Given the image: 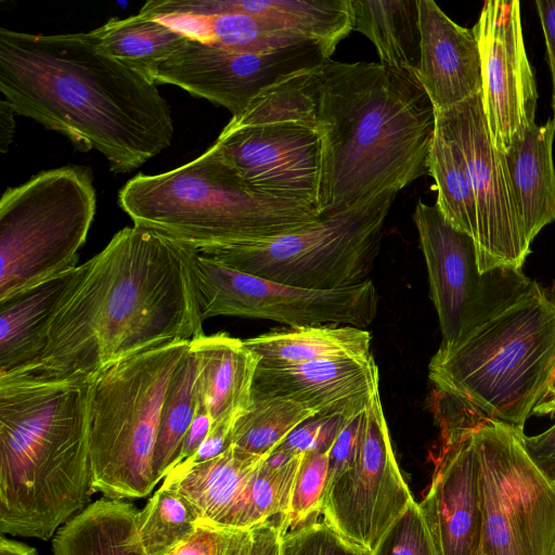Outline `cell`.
Here are the masks:
<instances>
[{"mask_svg": "<svg viewBox=\"0 0 555 555\" xmlns=\"http://www.w3.org/2000/svg\"><path fill=\"white\" fill-rule=\"evenodd\" d=\"M412 219L442 335L440 347L459 344L531 283L521 270L481 273L474 240L454 228L436 205L418 201Z\"/></svg>", "mask_w": 555, "mask_h": 555, "instance_id": "13", "label": "cell"}, {"mask_svg": "<svg viewBox=\"0 0 555 555\" xmlns=\"http://www.w3.org/2000/svg\"><path fill=\"white\" fill-rule=\"evenodd\" d=\"M266 457L231 446L209 461L186 468H173L162 485L173 489L190 503L198 525L220 528Z\"/></svg>", "mask_w": 555, "mask_h": 555, "instance_id": "25", "label": "cell"}, {"mask_svg": "<svg viewBox=\"0 0 555 555\" xmlns=\"http://www.w3.org/2000/svg\"><path fill=\"white\" fill-rule=\"evenodd\" d=\"M191 346L198 359L199 397L214 425L234 426L251 404L258 357L223 332L204 334Z\"/></svg>", "mask_w": 555, "mask_h": 555, "instance_id": "23", "label": "cell"}, {"mask_svg": "<svg viewBox=\"0 0 555 555\" xmlns=\"http://www.w3.org/2000/svg\"><path fill=\"white\" fill-rule=\"evenodd\" d=\"M138 509L102 498L72 517L53 535V555H146L138 532Z\"/></svg>", "mask_w": 555, "mask_h": 555, "instance_id": "27", "label": "cell"}, {"mask_svg": "<svg viewBox=\"0 0 555 555\" xmlns=\"http://www.w3.org/2000/svg\"><path fill=\"white\" fill-rule=\"evenodd\" d=\"M350 417L314 416L292 431L272 453L293 455L310 450L328 452L344 424Z\"/></svg>", "mask_w": 555, "mask_h": 555, "instance_id": "39", "label": "cell"}, {"mask_svg": "<svg viewBox=\"0 0 555 555\" xmlns=\"http://www.w3.org/2000/svg\"><path fill=\"white\" fill-rule=\"evenodd\" d=\"M441 448L430 487L418 503L436 555H482L479 467L473 409L444 398L435 405Z\"/></svg>", "mask_w": 555, "mask_h": 555, "instance_id": "17", "label": "cell"}, {"mask_svg": "<svg viewBox=\"0 0 555 555\" xmlns=\"http://www.w3.org/2000/svg\"><path fill=\"white\" fill-rule=\"evenodd\" d=\"M371 333L351 325L283 326L243 339L262 367H288L371 354Z\"/></svg>", "mask_w": 555, "mask_h": 555, "instance_id": "26", "label": "cell"}, {"mask_svg": "<svg viewBox=\"0 0 555 555\" xmlns=\"http://www.w3.org/2000/svg\"><path fill=\"white\" fill-rule=\"evenodd\" d=\"M191 341L142 350L100 369L88 382L92 489L109 500L147 496L164 399Z\"/></svg>", "mask_w": 555, "mask_h": 555, "instance_id": "7", "label": "cell"}, {"mask_svg": "<svg viewBox=\"0 0 555 555\" xmlns=\"http://www.w3.org/2000/svg\"><path fill=\"white\" fill-rule=\"evenodd\" d=\"M328 452H304L287 511L283 517L276 518L283 535L295 528L315 521L321 515L327 480Z\"/></svg>", "mask_w": 555, "mask_h": 555, "instance_id": "36", "label": "cell"}, {"mask_svg": "<svg viewBox=\"0 0 555 555\" xmlns=\"http://www.w3.org/2000/svg\"><path fill=\"white\" fill-rule=\"evenodd\" d=\"M195 247L153 230L118 231L86 264L41 357L0 384H82L106 364L204 335L191 271Z\"/></svg>", "mask_w": 555, "mask_h": 555, "instance_id": "1", "label": "cell"}, {"mask_svg": "<svg viewBox=\"0 0 555 555\" xmlns=\"http://www.w3.org/2000/svg\"><path fill=\"white\" fill-rule=\"evenodd\" d=\"M428 175L437 189L436 206L457 230L477 238V209L469 176L452 143L435 128Z\"/></svg>", "mask_w": 555, "mask_h": 555, "instance_id": "34", "label": "cell"}, {"mask_svg": "<svg viewBox=\"0 0 555 555\" xmlns=\"http://www.w3.org/2000/svg\"><path fill=\"white\" fill-rule=\"evenodd\" d=\"M191 271L201 318L263 319L286 326L351 325L365 328L377 315L372 281L338 289H310L235 270L203 256L197 248Z\"/></svg>", "mask_w": 555, "mask_h": 555, "instance_id": "12", "label": "cell"}, {"mask_svg": "<svg viewBox=\"0 0 555 555\" xmlns=\"http://www.w3.org/2000/svg\"><path fill=\"white\" fill-rule=\"evenodd\" d=\"M482 80V107L494 147L506 154L535 124L538 90L527 56L520 2L488 0L473 27Z\"/></svg>", "mask_w": 555, "mask_h": 555, "instance_id": "18", "label": "cell"}, {"mask_svg": "<svg viewBox=\"0 0 555 555\" xmlns=\"http://www.w3.org/2000/svg\"><path fill=\"white\" fill-rule=\"evenodd\" d=\"M314 416L311 410L289 399L253 393L250 406L232 428L231 446L269 456L292 431Z\"/></svg>", "mask_w": 555, "mask_h": 555, "instance_id": "33", "label": "cell"}, {"mask_svg": "<svg viewBox=\"0 0 555 555\" xmlns=\"http://www.w3.org/2000/svg\"><path fill=\"white\" fill-rule=\"evenodd\" d=\"M332 54L317 42L264 52H242L189 39L155 70L152 81L241 114L259 94L306 69L323 65Z\"/></svg>", "mask_w": 555, "mask_h": 555, "instance_id": "16", "label": "cell"}, {"mask_svg": "<svg viewBox=\"0 0 555 555\" xmlns=\"http://www.w3.org/2000/svg\"><path fill=\"white\" fill-rule=\"evenodd\" d=\"M0 555H38L35 547L23 542L0 537Z\"/></svg>", "mask_w": 555, "mask_h": 555, "instance_id": "49", "label": "cell"}, {"mask_svg": "<svg viewBox=\"0 0 555 555\" xmlns=\"http://www.w3.org/2000/svg\"><path fill=\"white\" fill-rule=\"evenodd\" d=\"M473 409V408H472ZM482 555H555V485L524 446V430L473 409Z\"/></svg>", "mask_w": 555, "mask_h": 555, "instance_id": "10", "label": "cell"}, {"mask_svg": "<svg viewBox=\"0 0 555 555\" xmlns=\"http://www.w3.org/2000/svg\"><path fill=\"white\" fill-rule=\"evenodd\" d=\"M372 555H436L418 503L412 501Z\"/></svg>", "mask_w": 555, "mask_h": 555, "instance_id": "38", "label": "cell"}, {"mask_svg": "<svg viewBox=\"0 0 555 555\" xmlns=\"http://www.w3.org/2000/svg\"><path fill=\"white\" fill-rule=\"evenodd\" d=\"M232 428L233 426L229 424L212 425L209 434L195 453L173 468H186L209 461L225 452L231 447Z\"/></svg>", "mask_w": 555, "mask_h": 555, "instance_id": "43", "label": "cell"}, {"mask_svg": "<svg viewBox=\"0 0 555 555\" xmlns=\"http://www.w3.org/2000/svg\"><path fill=\"white\" fill-rule=\"evenodd\" d=\"M351 7L353 30L374 44L379 63L417 77L421 57L417 0H351Z\"/></svg>", "mask_w": 555, "mask_h": 555, "instance_id": "29", "label": "cell"}, {"mask_svg": "<svg viewBox=\"0 0 555 555\" xmlns=\"http://www.w3.org/2000/svg\"><path fill=\"white\" fill-rule=\"evenodd\" d=\"M96 210L88 167L43 170L0 199V300L76 268Z\"/></svg>", "mask_w": 555, "mask_h": 555, "instance_id": "9", "label": "cell"}, {"mask_svg": "<svg viewBox=\"0 0 555 555\" xmlns=\"http://www.w3.org/2000/svg\"><path fill=\"white\" fill-rule=\"evenodd\" d=\"M89 384H0V531L48 541L89 504Z\"/></svg>", "mask_w": 555, "mask_h": 555, "instance_id": "4", "label": "cell"}, {"mask_svg": "<svg viewBox=\"0 0 555 555\" xmlns=\"http://www.w3.org/2000/svg\"><path fill=\"white\" fill-rule=\"evenodd\" d=\"M555 371V284L535 281L428 364L436 391L519 430Z\"/></svg>", "mask_w": 555, "mask_h": 555, "instance_id": "5", "label": "cell"}, {"mask_svg": "<svg viewBox=\"0 0 555 555\" xmlns=\"http://www.w3.org/2000/svg\"><path fill=\"white\" fill-rule=\"evenodd\" d=\"M89 34L102 53L151 81L157 67L189 40L166 24L139 13L113 17Z\"/></svg>", "mask_w": 555, "mask_h": 555, "instance_id": "30", "label": "cell"}, {"mask_svg": "<svg viewBox=\"0 0 555 555\" xmlns=\"http://www.w3.org/2000/svg\"><path fill=\"white\" fill-rule=\"evenodd\" d=\"M421 57L417 78L435 112L482 89L479 48L473 28L453 22L433 0H417Z\"/></svg>", "mask_w": 555, "mask_h": 555, "instance_id": "20", "label": "cell"}, {"mask_svg": "<svg viewBox=\"0 0 555 555\" xmlns=\"http://www.w3.org/2000/svg\"><path fill=\"white\" fill-rule=\"evenodd\" d=\"M397 190L321 215L300 230L258 242L198 248L235 270L310 289H338L369 281Z\"/></svg>", "mask_w": 555, "mask_h": 555, "instance_id": "8", "label": "cell"}, {"mask_svg": "<svg viewBox=\"0 0 555 555\" xmlns=\"http://www.w3.org/2000/svg\"><path fill=\"white\" fill-rule=\"evenodd\" d=\"M165 12L243 13L267 18L318 42L331 54L352 26L351 0H164Z\"/></svg>", "mask_w": 555, "mask_h": 555, "instance_id": "22", "label": "cell"}, {"mask_svg": "<svg viewBox=\"0 0 555 555\" xmlns=\"http://www.w3.org/2000/svg\"><path fill=\"white\" fill-rule=\"evenodd\" d=\"M555 120L534 124L504 154L522 230L531 245L555 221Z\"/></svg>", "mask_w": 555, "mask_h": 555, "instance_id": "24", "label": "cell"}, {"mask_svg": "<svg viewBox=\"0 0 555 555\" xmlns=\"http://www.w3.org/2000/svg\"><path fill=\"white\" fill-rule=\"evenodd\" d=\"M379 391L373 357L322 360L288 367L258 366L254 395L278 396L311 410L315 416H356Z\"/></svg>", "mask_w": 555, "mask_h": 555, "instance_id": "19", "label": "cell"}, {"mask_svg": "<svg viewBox=\"0 0 555 555\" xmlns=\"http://www.w3.org/2000/svg\"><path fill=\"white\" fill-rule=\"evenodd\" d=\"M435 114L436 128L455 147L470 179L480 272L521 270L531 245L524 234L505 156L489 134L481 91Z\"/></svg>", "mask_w": 555, "mask_h": 555, "instance_id": "14", "label": "cell"}, {"mask_svg": "<svg viewBox=\"0 0 555 555\" xmlns=\"http://www.w3.org/2000/svg\"><path fill=\"white\" fill-rule=\"evenodd\" d=\"M0 91L17 115L95 150L127 173L167 149L171 108L156 85L102 53L88 33L0 28Z\"/></svg>", "mask_w": 555, "mask_h": 555, "instance_id": "2", "label": "cell"}, {"mask_svg": "<svg viewBox=\"0 0 555 555\" xmlns=\"http://www.w3.org/2000/svg\"><path fill=\"white\" fill-rule=\"evenodd\" d=\"M215 144L254 191L321 214L323 138L315 119L255 101L231 118Z\"/></svg>", "mask_w": 555, "mask_h": 555, "instance_id": "11", "label": "cell"}, {"mask_svg": "<svg viewBox=\"0 0 555 555\" xmlns=\"http://www.w3.org/2000/svg\"><path fill=\"white\" fill-rule=\"evenodd\" d=\"M16 112L12 105L5 100L0 101V152L2 154L9 151V146L13 142L16 121Z\"/></svg>", "mask_w": 555, "mask_h": 555, "instance_id": "47", "label": "cell"}, {"mask_svg": "<svg viewBox=\"0 0 555 555\" xmlns=\"http://www.w3.org/2000/svg\"><path fill=\"white\" fill-rule=\"evenodd\" d=\"M198 401V359L190 345L172 374L163 403L153 456L156 485L179 463L182 441L195 416Z\"/></svg>", "mask_w": 555, "mask_h": 555, "instance_id": "32", "label": "cell"}, {"mask_svg": "<svg viewBox=\"0 0 555 555\" xmlns=\"http://www.w3.org/2000/svg\"><path fill=\"white\" fill-rule=\"evenodd\" d=\"M118 205L134 225L197 249L268 240L320 218L310 206L250 189L215 143L178 168L132 177Z\"/></svg>", "mask_w": 555, "mask_h": 555, "instance_id": "6", "label": "cell"}, {"mask_svg": "<svg viewBox=\"0 0 555 555\" xmlns=\"http://www.w3.org/2000/svg\"><path fill=\"white\" fill-rule=\"evenodd\" d=\"M535 5L544 35L547 63L552 76V109L553 119L555 120V0H537Z\"/></svg>", "mask_w": 555, "mask_h": 555, "instance_id": "45", "label": "cell"}, {"mask_svg": "<svg viewBox=\"0 0 555 555\" xmlns=\"http://www.w3.org/2000/svg\"><path fill=\"white\" fill-rule=\"evenodd\" d=\"M281 555H372L341 535L326 521H312L282 537Z\"/></svg>", "mask_w": 555, "mask_h": 555, "instance_id": "37", "label": "cell"}, {"mask_svg": "<svg viewBox=\"0 0 555 555\" xmlns=\"http://www.w3.org/2000/svg\"><path fill=\"white\" fill-rule=\"evenodd\" d=\"M532 414L534 415H553L555 414V371L553 374V377L551 379V383L541 398V400L538 402L535 408L532 411Z\"/></svg>", "mask_w": 555, "mask_h": 555, "instance_id": "50", "label": "cell"}, {"mask_svg": "<svg viewBox=\"0 0 555 555\" xmlns=\"http://www.w3.org/2000/svg\"><path fill=\"white\" fill-rule=\"evenodd\" d=\"M311 98L323 138L320 216L428 175L436 114L415 75L328 60L313 70Z\"/></svg>", "mask_w": 555, "mask_h": 555, "instance_id": "3", "label": "cell"}, {"mask_svg": "<svg viewBox=\"0 0 555 555\" xmlns=\"http://www.w3.org/2000/svg\"><path fill=\"white\" fill-rule=\"evenodd\" d=\"M138 532L146 555H167L189 539L198 527L190 503L164 485L138 512Z\"/></svg>", "mask_w": 555, "mask_h": 555, "instance_id": "35", "label": "cell"}, {"mask_svg": "<svg viewBox=\"0 0 555 555\" xmlns=\"http://www.w3.org/2000/svg\"><path fill=\"white\" fill-rule=\"evenodd\" d=\"M86 269L85 262L0 300V376L41 357L54 318Z\"/></svg>", "mask_w": 555, "mask_h": 555, "instance_id": "21", "label": "cell"}, {"mask_svg": "<svg viewBox=\"0 0 555 555\" xmlns=\"http://www.w3.org/2000/svg\"><path fill=\"white\" fill-rule=\"evenodd\" d=\"M524 446L537 467L555 485V424L539 435H525Z\"/></svg>", "mask_w": 555, "mask_h": 555, "instance_id": "42", "label": "cell"}, {"mask_svg": "<svg viewBox=\"0 0 555 555\" xmlns=\"http://www.w3.org/2000/svg\"><path fill=\"white\" fill-rule=\"evenodd\" d=\"M232 530L198 525L195 532L167 555H227Z\"/></svg>", "mask_w": 555, "mask_h": 555, "instance_id": "41", "label": "cell"}, {"mask_svg": "<svg viewBox=\"0 0 555 555\" xmlns=\"http://www.w3.org/2000/svg\"><path fill=\"white\" fill-rule=\"evenodd\" d=\"M249 555H281L282 532L278 521L266 520L249 528Z\"/></svg>", "mask_w": 555, "mask_h": 555, "instance_id": "44", "label": "cell"}, {"mask_svg": "<svg viewBox=\"0 0 555 555\" xmlns=\"http://www.w3.org/2000/svg\"><path fill=\"white\" fill-rule=\"evenodd\" d=\"M249 530H232L227 550V555H249Z\"/></svg>", "mask_w": 555, "mask_h": 555, "instance_id": "48", "label": "cell"}, {"mask_svg": "<svg viewBox=\"0 0 555 555\" xmlns=\"http://www.w3.org/2000/svg\"><path fill=\"white\" fill-rule=\"evenodd\" d=\"M302 453H272L259 464L220 528L247 530L287 511Z\"/></svg>", "mask_w": 555, "mask_h": 555, "instance_id": "31", "label": "cell"}, {"mask_svg": "<svg viewBox=\"0 0 555 555\" xmlns=\"http://www.w3.org/2000/svg\"><path fill=\"white\" fill-rule=\"evenodd\" d=\"M149 17L166 24L189 39L233 51L264 52L315 42L267 18L243 13L198 15L160 12Z\"/></svg>", "mask_w": 555, "mask_h": 555, "instance_id": "28", "label": "cell"}, {"mask_svg": "<svg viewBox=\"0 0 555 555\" xmlns=\"http://www.w3.org/2000/svg\"><path fill=\"white\" fill-rule=\"evenodd\" d=\"M412 501L378 391L363 412L352 462L325 489L321 515L344 539L373 553Z\"/></svg>", "mask_w": 555, "mask_h": 555, "instance_id": "15", "label": "cell"}, {"mask_svg": "<svg viewBox=\"0 0 555 555\" xmlns=\"http://www.w3.org/2000/svg\"><path fill=\"white\" fill-rule=\"evenodd\" d=\"M362 415L363 413L347 420L335 438L328 452L326 487L330 486L352 462L358 448Z\"/></svg>", "mask_w": 555, "mask_h": 555, "instance_id": "40", "label": "cell"}, {"mask_svg": "<svg viewBox=\"0 0 555 555\" xmlns=\"http://www.w3.org/2000/svg\"><path fill=\"white\" fill-rule=\"evenodd\" d=\"M212 418L206 405L204 404L203 400L199 397L195 416L182 441L179 463H181L182 461L186 460L188 457L195 453V451L198 449V447L202 444V442L209 434L210 429L212 428Z\"/></svg>", "mask_w": 555, "mask_h": 555, "instance_id": "46", "label": "cell"}]
</instances>
